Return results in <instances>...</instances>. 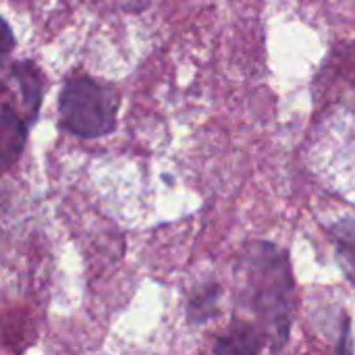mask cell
Masks as SVG:
<instances>
[{"mask_svg":"<svg viewBox=\"0 0 355 355\" xmlns=\"http://www.w3.org/2000/svg\"><path fill=\"white\" fill-rule=\"evenodd\" d=\"M293 275L289 256L275 243L258 241L241 262V306L254 314V327L277 354L289 339L293 320Z\"/></svg>","mask_w":355,"mask_h":355,"instance_id":"obj_1","label":"cell"},{"mask_svg":"<svg viewBox=\"0 0 355 355\" xmlns=\"http://www.w3.org/2000/svg\"><path fill=\"white\" fill-rule=\"evenodd\" d=\"M60 125L83 139L108 135L116 127L119 94L89 77L67 81L58 96Z\"/></svg>","mask_w":355,"mask_h":355,"instance_id":"obj_2","label":"cell"},{"mask_svg":"<svg viewBox=\"0 0 355 355\" xmlns=\"http://www.w3.org/2000/svg\"><path fill=\"white\" fill-rule=\"evenodd\" d=\"M27 123L6 104H0V175L10 171L23 154Z\"/></svg>","mask_w":355,"mask_h":355,"instance_id":"obj_3","label":"cell"},{"mask_svg":"<svg viewBox=\"0 0 355 355\" xmlns=\"http://www.w3.org/2000/svg\"><path fill=\"white\" fill-rule=\"evenodd\" d=\"M264 345L266 341L262 333L252 322L237 320L218 337L214 355H260Z\"/></svg>","mask_w":355,"mask_h":355,"instance_id":"obj_4","label":"cell"},{"mask_svg":"<svg viewBox=\"0 0 355 355\" xmlns=\"http://www.w3.org/2000/svg\"><path fill=\"white\" fill-rule=\"evenodd\" d=\"M12 75L19 81L21 98L29 110V119H35V112H37V108L42 104V96H44V77H42L40 69L33 62H19V64H15Z\"/></svg>","mask_w":355,"mask_h":355,"instance_id":"obj_5","label":"cell"},{"mask_svg":"<svg viewBox=\"0 0 355 355\" xmlns=\"http://www.w3.org/2000/svg\"><path fill=\"white\" fill-rule=\"evenodd\" d=\"M331 237L339 256V264L355 285V216L341 218L331 229Z\"/></svg>","mask_w":355,"mask_h":355,"instance_id":"obj_6","label":"cell"},{"mask_svg":"<svg viewBox=\"0 0 355 355\" xmlns=\"http://www.w3.org/2000/svg\"><path fill=\"white\" fill-rule=\"evenodd\" d=\"M216 295H218V291L212 287V289H204L196 300H191L189 302V320H193V322H202V320H206V318H210L212 316V306L216 304Z\"/></svg>","mask_w":355,"mask_h":355,"instance_id":"obj_7","label":"cell"},{"mask_svg":"<svg viewBox=\"0 0 355 355\" xmlns=\"http://www.w3.org/2000/svg\"><path fill=\"white\" fill-rule=\"evenodd\" d=\"M15 44H17V40H15V35H12V29H10L8 23L0 17V58L6 56V54H10L12 48H15Z\"/></svg>","mask_w":355,"mask_h":355,"instance_id":"obj_8","label":"cell"}]
</instances>
